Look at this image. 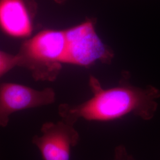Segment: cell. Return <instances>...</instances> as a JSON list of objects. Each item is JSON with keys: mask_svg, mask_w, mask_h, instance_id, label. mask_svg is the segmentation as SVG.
I'll return each mask as SVG.
<instances>
[{"mask_svg": "<svg viewBox=\"0 0 160 160\" xmlns=\"http://www.w3.org/2000/svg\"><path fill=\"white\" fill-rule=\"evenodd\" d=\"M65 32L67 39L65 64L88 67L97 62H112L114 53L97 34L94 20L88 19L65 29Z\"/></svg>", "mask_w": 160, "mask_h": 160, "instance_id": "obj_3", "label": "cell"}, {"mask_svg": "<svg viewBox=\"0 0 160 160\" xmlns=\"http://www.w3.org/2000/svg\"><path fill=\"white\" fill-rule=\"evenodd\" d=\"M17 67L16 55H12L4 51L0 52V75L6 74L12 69Z\"/></svg>", "mask_w": 160, "mask_h": 160, "instance_id": "obj_7", "label": "cell"}, {"mask_svg": "<svg viewBox=\"0 0 160 160\" xmlns=\"http://www.w3.org/2000/svg\"><path fill=\"white\" fill-rule=\"evenodd\" d=\"M37 12L34 0H0V24L8 36L24 38L30 36Z\"/></svg>", "mask_w": 160, "mask_h": 160, "instance_id": "obj_6", "label": "cell"}, {"mask_svg": "<svg viewBox=\"0 0 160 160\" xmlns=\"http://www.w3.org/2000/svg\"><path fill=\"white\" fill-rule=\"evenodd\" d=\"M56 98L52 88L42 90L12 82H3L0 86V126L8 125L12 114L26 109L51 104Z\"/></svg>", "mask_w": 160, "mask_h": 160, "instance_id": "obj_4", "label": "cell"}, {"mask_svg": "<svg viewBox=\"0 0 160 160\" xmlns=\"http://www.w3.org/2000/svg\"><path fill=\"white\" fill-rule=\"evenodd\" d=\"M40 135L32 138L43 160H70L71 149L80 141L79 132L64 120L48 122L40 128Z\"/></svg>", "mask_w": 160, "mask_h": 160, "instance_id": "obj_5", "label": "cell"}, {"mask_svg": "<svg viewBox=\"0 0 160 160\" xmlns=\"http://www.w3.org/2000/svg\"><path fill=\"white\" fill-rule=\"evenodd\" d=\"M88 84L92 93L90 98L78 104L63 103L59 106L58 113L62 120L74 125L81 119L109 122L133 114L149 120L158 109L160 91L154 86L141 88L122 81L118 86L105 89L93 76L90 77Z\"/></svg>", "mask_w": 160, "mask_h": 160, "instance_id": "obj_1", "label": "cell"}, {"mask_svg": "<svg viewBox=\"0 0 160 160\" xmlns=\"http://www.w3.org/2000/svg\"><path fill=\"white\" fill-rule=\"evenodd\" d=\"M53 1L58 4H62L66 0H53Z\"/></svg>", "mask_w": 160, "mask_h": 160, "instance_id": "obj_9", "label": "cell"}, {"mask_svg": "<svg viewBox=\"0 0 160 160\" xmlns=\"http://www.w3.org/2000/svg\"><path fill=\"white\" fill-rule=\"evenodd\" d=\"M113 160H135L133 157L129 154L123 145H119L114 149V158Z\"/></svg>", "mask_w": 160, "mask_h": 160, "instance_id": "obj_8", "label": "cell"}, {"mask_svg": "<svg viewBox=\"0 0 160 160\" xmlns=\"http://www.w3.org/2000/svg\"><path fill=\"white\" fill-rule=\"evenodd\" d=\"M65 30H45L24 42L16 54L17 66L28 69L35 80L52 81L65 64Z\"/></svg>", "mask_w": 160, "mask_h": 160, "instance_id": "obj_2", "label": "cell"}]
</instances>
